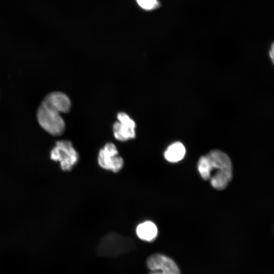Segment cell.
<instances>
[{
    "mask_svg": "<svg viewBox=\"0 0 274 274\" xmlns=\"http://www.w3.org/2000/svg\"><path fill=\"white\" fill-rule=\"evenodd\" d=\"M71 101L68 96L60 91L48 94L40 104L37 113L39 124L46 132L53 136L61 135L65 124L60 113L68 112Z\"/></svg>",
    "mask_w": 274,
    "mask_h": 274,
    "instance_id": "6da1fadb",
    "label": "cell"
},
{
    "mask_svg": "<svg viewBox=\"0 0 274 274\" xmlns=\"http://www.w3.org/2000/svg\"><path fill=\"white\" fill-rule=\"evenodd\" d=\"M136 245L132 238L117 232H110L103 236L96 247L99 257H116L135 250Z\"/></svg>",
    "mask_w": 274,
    "mask_h": 274,
    "instance_id": "7a4b0ae2",
    "label": "cell"
},
{
    "mask_svg": "<svg viewBox=\"0 0 274 274\" xmlns=\"http://www.w3.org/2000/svg\"><path fill=\"white\" fill-rule=\"evenodd\" d=\"M50 158L59 162L62 170H71L79 160L78 152L72 142L67 140L56 142L55 145L50 151Z\"/></svg>",
    "mask_w": 274,
    "mask_h": 274,
    "instance_id": "3957f363",
    "label": "cell"
},
{
    "mask_svg": "<svg viewBox=\"0 0 274 274\" xmlns=\"http://www.w3.org/2000/svg\"><path fill=\"white\" fill-rule=\"evenodd\" d=\"M97 163L102 169L114 173L120 172L124 166V160L119 155L116 146L111 142L100 149L97 155Z\"/></svg>",
    "mask_w": 274,
    "mask_h": 274,
    "instance_id": "277c9868",
    "label": "cell"
},
{
    "mask_svg": "<svg viewBox=\"0 0 274 274\" xmlns=\"http://www.w3.org/2000/svg\"><path fill=\"white\" fill-rule=\"evenodd\" d=\"M146 265L150 271L148 274H181L175 262L162 254L155 253L149 256Z\"/></svg>",
    "mask_w": 274,
    "mask_h": 274,
    "instance_id": "5b68a950",
    "label": "cell"
},
{
    "mask_svg": "<svg viewBox=\"0 0 274 274\" xmlns=\"http://www.w3.org/2000/svg\"><path fill=\"white\" fill-rule=\"evenodd\" d=\"M117 121L113 125L115 138L125 142L135 137L136 124L134 121L126 113L120 112L117 115Z\"/></svg>",
    "mask_w": 274,
    "mask_h": 274,
    "instance_id": "8992f818",
    "label": "cell"
},
{
    "mask_svg": "<svg viewBox=\"0 0 274 274\" xmlns=\"http://www.w3.org/2000/svg\"><path fill=\"white\" fill-rule=\"evenodd\" d=\"M135 232L140 239L147 242H152L157 236L158 228L153 222L147 220L137 225Z\"/></svg>",
    "mask_w": 274,
    "mask_h": 274,
    "instance_id": "52a82bcc",
    "label": "cell"
},
{
    "mask_svg": "<svg viewBox=\"0 0 274 274\" xmlns=\"http://www.w3.org/2000/svg\"><path fill=\"white\" fill-rule=\"evenodd\" d=\"M186 149L184 145L176 142L169 145L164 152L165 159L170 162H177L185 156Z\"/></svg>",
    "mask_w": 274,
    "mask_h": 274,
    "instance_id": "ba28073f",
    "label": "cell"
},
{
    "mask_svg": "<svg viewBox=\"0 0 274 274\" xmlns=\"http://www.w3.org/2000/svg\"><path fill=\"white\" fill-rule=\"evenodd\" d=\"M197 169L201 177L204 180H209L212 168L209 161L206 155L200 157L197 163Z\"/></svg>",
    "mask_w": 274,
    "mask_h": 274,
    "instance_id": "9c48e42d",
    "label": "cell"
},
{
    "mask_svg": "<svg viewBox=\"0 0 274 274\" xmlns=\"http://www.w3.org/2000/svg\"><path fill=\"white\" fill-rule=\"evenodd\" d=\"M138 5L147 11L153 10L159 6L157 0H136Z\"/></svg>",
    "mask_w": 274,
    "mask_h": 274,
    "instance_id": "30bf717a",
    "label": "cell"
},
{
    "mask_svg": "<svg viewBox=\"0 0 274 274\" xmlns=\"http://www.w3.org/2000/svg\"><path fill=\"white\" fill-rule=\"evenodd\" d=\"M269 56L271 59L272 63H273V58H274V47L273 44H272L271 46V49L269 51Z\"/></svg>",
    "mask_w": 274,
    "mask_h": 274,
    "instance_id": "8fae6325",
    "label": "cell"
}]
</instances>
